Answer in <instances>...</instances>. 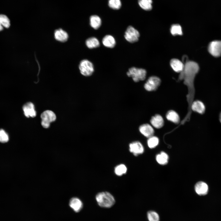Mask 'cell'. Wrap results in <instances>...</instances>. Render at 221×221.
<instances>
[{
	"instance_id": "cell-13",
	"label": "cell",
	"mask_w": 221,
	"mask_h": 221,
	"mask_svg": "<svg viewBox=\"0 0 221 221\" xmlns=\"http://www.w3.org/2000/svg\"><path fill=\"white\" fill-rule=\"evenodd\" d=\"M54 37L56 40L61 42L67 41L68 38L67 33L62 29H59L55 31Z\"/></svg>"
},
{
	"instance_id": "cell-17",
	"label": "cell",
	"mask_w": 221,
	"mask_h": 221,
	"mask_svg": "<svg viewBox=\"0 0 221 221\" xmlns=\"http://www.w3.org/2000/svg\"><path fill=\"white\" fill-rule=\"evenodd\" d=\"M83 205L81 201L77 198H72L70 201V206L76 212L80 211L82 208Z\"/></svg>"
},
{
	"instance_id": "cell-23",
	"label": "cell",
	"mask_w": 221,
	"mask_h": 221,
	"mask_svg": "<svg viewBox=\"0 0 221 221\" xmlns=\"http://www.w3.org/2000/svg\"><path fill=\"white\" fill-rule=\"evenodd\" d=\"M169 157L165 152H162L158 154L156 156V160L157 162L161 165H165L168 162Z\"/></svg>"
},
{
	"instance_id": "cell-4",
	"label": "cell",
	"mask_w": 221,
	"mask_h": 221,
	"mask_svg": "<svg viewBox=\"0 0 221 221\" xmlns=\"http://www.w3.org/2000/svg\"><path fill=\"white\" fill-rule=\"evenodd\" d=\"M41 124L44 128H48L50 123L55 121L56 119L55 114L50 110H46L42 113L41 115Z\"/></svg>"
},
{
	"instance_id": "cell-28",
	"label": "cell",
	"mask_w": 221,
	"mask_h": 221,
	"mask_svg": "<svg viewBox=\"0 0 221 221\" xmlns=\"http://www.w3.org/2000/svg\"><path fill=\"white\" fill-rule=\"evenodd\" d=\"M147 217L149 221H159L160 217L156 211L150 210L147 213Z\"/></svg>"
},
{
	"instance_id": "cell-20",
	"label": "cell",
	"mask_w": 221,
	"mask_h": 221,
	"mask_svg": "<svg viewBox=\"0 0 221 221\" xmlns=\"http://www.w3.org/2000/svg\"><path fill=\"white\" fill-rule=\"evenodd\" d=\"M90 24L91 26L95 29H98L101 24V20L97 15H93L90 18Z\"/></svg>"
},
{
	"instance_id": "cell-10",
	"label": "cell",
	"mask_w": 221,
	"mask_h": 221,
	"mask_svg": "<svg viewBox=\"0 0 221 221\" xmlns=\"http://www.w3.org/2000/svg\"><path fill=\"white\" fill-rule=\"evenodd\" d=\"M25 115L27 118H34L36 115V112L33 103L30 102L25 104L22 107Z\"/></svg>"
},
{
	"instance_id": "cell-27",
	"label": "cell",
	"mask_w": 221,
	"mask_h": 221,
	"mask_svg": "<svg viewBox=\"0 0 221 221\" xmlns=\"http://www.w3.org/2000/svg\"><path fill=\"white\" fill-rule=\"evenodd\" d=\"M159 142L158 138L155 136H153L149 138L147 140V144L150 148H153L157 146Z\"/></svg>"
},
{
	"instance_id": "cell-22",
	"label": "cell",
	"mask_w": 221,
	"mask_h": 221,
	"mask_svg": "<svg viewBox=\"0 0 221 221\" xmlns=\"http://www.w3.org/2000/svg\"><path fill=\"white\" fill-rule=\"evenodd\" d=\"M86 45L89 48H96L99 46L100 43L98 39L95 37H91L86 41Z\"/></svg>"
},
{
	"instance_id": "cell-7",
	"label": "cell",
	"mask_w": 221,
	"mask_h": 221,
	"mask_svg": "<svg viewBox=\"0 0 221 221\" xmlns=\"http://www.w3.org/2000/svg\"><path fill=\"white\" fill-rule=\"evenodd\" d=\"M161 83V80L159 77L152 76L148 78L144 85V87L147 91H154L157 88Z\"/></svg>"
},
{
	"instance_id": "cell-6",
	"label": "cell",
	"mask_w": 221,
	"mask_h": 221,
	"mask_svg": "<svg viewBox=\"0 0 221 221\" xmlns=\"http://www.w3.org/2000/svg\"><path fill=\"white\" fill-rule=\"evenodd\" d=\"M139 36V32L131 26H129L127 27L124 35V37L126 40L131 43L138 41Z\"/></svg>"
},
{
	"instance_id": "cell-30",
	"label": "cell",
	"mask_w": 221,
	"mask_h": 221,
	"mask_svg": "<svg viewBox=\"0 0 221 221\" xmlns=\"http://www.w3.org/2000/svg\"><path fill=\"white\" fill-rule=\"evenodd\" d=\"M9 137L7 133L3 129H0V142L2 143L7 142Z\"/></svg>"
},
{
	"instance_id": "cell-18",
	"label": "cell",
	"mask_w": 221,
	"mask_h": 221,
	"mask_svg": "<svg viewBox=\"0 0 221 221\" xmlns=\"http://www.w3.org/2000/svg\"><path fill=\"white\" fill-rule=\"evenodd\" d=\"M102 43L106 47L109 48H113L116 44V41L114 38L111 35H106L103 38Z\"/></svg>"
},
{
	"instance_id": "cell-9",
	"label": "cell",
	"mask_w": 221,
	"mask_h": 221,
	"mask_svg": "<svg viewBox=\"0 0 221 221\" xmlns=\"http://www.w3.org/2000/svg\"><path fill=\"white\" fill-rule=\"evenodd\" d=\"M129 150L135 156L142 154L144 151V147L142 144L138 141L130 143L129 145Z\"/></svg>"
},
{
	"instance_id": "cell-5",
	"label": "cell",
	"mask_w": 221,
	"mask_h": 221,
	"mask_svg": "<svg viewBox=\"0 0 221 221\" xmlns=\"http://www.w3.org/2000/svg\"><path fill=\"white\" fill-rule=\"evenodd\" d=\"M79 68L81 74L86 76H91L94 71L92 63L86 59L80 61L79 65Z\"/></svg>"
},
{
	"instance_id": "cell-14",
	"label": "cell",
	"mask_w": 221,
	"mask_h": 221,
	"mask_svg": "<svg viewBox=\"0 0 221 221\" xmlns=\"http://www.w3.org/2000/svg\"><path fill=\"white\" fill-rule=\"evenodd\" d=\"M192 110L199 114H204L206 110V107L204 103L201 101L197 100L194 101L192 104Z\"/></svg>"
},
{
	"instance_id": "cell-21",
	"label": "cell",
	"mask_w": 221,
	"mask_h": 221,
	"mask_svg": "<svg viewBox=\"0 0 221 221\" xmlns=\"http://www.w3.org/2000/svg\"><path fill=\"white\" fill-rule=\"evenodd\" d=\"M10 21L5 15L0 14V31L2 30L4 27L9 28L10 26Z\"/></svg>"
},
{
	"instance_id": "cell-24",
	"label": "cell",
	"mask_w": 221,
	"mask_h": 221,
	"mask_svg": "<svg viewBox=\"0 0 221 221\" xmlns=\"http://www.w3.org/2000/svg\"><path fill=\"white\" fill-rule=\"evenodd\" d=\"M138 3L140 6L144 10L149 11L152 8V0H138Z\"/></svg>"
},
{
	"instance_id": "cell-15",
	"label": "cell",
	"mask_w": 221,
	"mask_h": 221,
	"mask_svg": "<svg viewBox=\"0 0 221 221\" xmlns=\"http://www.w3.org/2000/svg\"><path fill=\"white\" fill-rule=\"evenodd\" d=\"M153 126L157 129H160L164 125V120L163 117L160 115L157 114L153 116L150 120Z\"/></svg>"
},
{
	"instance_id": "cell-11",
	"label": "cell",
	"mask_w": 221,
	"mask_h": 221,
	"mask_svg": "<svg viewBox=\"0 0 221 221\" xmlns=\"http://www.w3.org/2000/svg\"><path fill=\"white\" fill-rule=\"evenodd\" d=\"M195 190L196 193L199 195L204 196L208 192V186L206 183L204 181H199L195 186Z\"/></svg>"
},
{
	"instance_id": "cell-12",
	"label": "cell",
	"mask_w": 221,
	"mask_h": 221,
	"mask_svg": "<svg viewBox=\"0 0 221 221\" xmlns=\"http://www.w3.org/2000/svg\"><path fill=\"white\" fill-rule=\"evenodd\" d=\"M139 130L142 135L148 138L153 136L154 133L153 127L148 123L144 124L140 126Z\"/></svg>"
},
{
	"instance_id": "cell-26",
	"label": "cell",
	"mask_w": 221,
	"mask_h": 221,
	"mask_svg": "<svg viewBox=\"0 0 221 221\" xmlns=\"http://www.w3.org/2000/svg\"><path fill=\"white\" fill-rule=\"evenodd\" d=\"M170 31L171 34L174 36L176 35H181L183 34L182 28L181 26L178 24L172 25Z\"/></svg>"
},
{
	"instance_id": "cell-3",
	"label": "cell",
	"mask_w": 221,
	"mask_h": 221,
	"mask_svg": "<svg viewBox=\"0 0 221 221\" xmlns=\"http://www.w3.org/2000/svg\"><path fill=\"white\" fill-rule=\"evenodd\" d=\"M126 74L128 77H132L134 82H137L145 79L146 71L144 69L133 67L129 69Z\"/></svg>"
},
{
	"instance_id": "cell-8",
	"label": "cell",
	"mask_w": 221,
	"mask_h": 221,
	"mask_svg": "<svg viewBox=\"0 0 221 221\" xmlns=\"http://www.w3.org/2000/svg\"><path fill=\"white\" fill-rule=\"evenodd\" d=\"M208 52L212 56L217 57L221 56V41L215 40L209 44L208 48Z\"/></svg>"
},
{
	"instance_id": "cell-1",
	"label": "cell",
	"mask_w": 221,
	"mask_h": 221,
	"mask_svg": "<svg viewBox=\"0 0 221 221\" xmlns=\"http://www.w3.org/2000/svg\"><path fill=\"white\" fill-rule=\"evenodd\" d=\"M182 62L184 68L180 73L179 79H184L185 83L192 87L194 78L199 70V65L196 62L189 60L186 55L183 56Z\"/></svg>"
},
{
	"instance_id": "cell-16",
	"label": "cell",
	"mask_w": 221,
	"mask_h": 221,
	"mask_svg": "<svg viewBox=\"0 0 221 221\" xmlns=\"http://www.w3.org/2000/svg\"><path fill=\"white\" fill-rule=\"evenodd\" d=\"M170 64L172 69L176 72L180 73L183 69L184 65L183 62L178 59H172Z\"/></svg>"
},
{
	"instance_id": "cell-2",
	"label": "cell",
	"mask_w": 221,
	"mask_h": 221,
	"mask_svg": "<svg viewBox=\"0 0 221 221\" xmlns=\"http://www.w3.org/2000/svg\"><path fill=\"white\" fill-rule=\"evenodd\" d=\"M95 199L98 205L101 207L109 208L113 206L115 203L113 196L107 192L98 193L96 195Z\"/></svg>"
},
{
	"instance_id": "cell-25",
	"label": "cell",
	"mask_w": 221,
	"mask_h": 221,
	"mask_svg": "<svg viewBox=\"0 0 221 221\" xmlns=\"http://www.w3.org/2000/svg\"><path fill=\"white\" fill-rule=\"evenodd\" d=\"M127 170L126 165L123 164H120L115 167L114 172L116 175L121 176L125 174L127 172Z\"/></svg>"
},
{
	"instance_id": "cell-19",
	"label": "cell",
	"mask_w": 221,
	"mask_h": 221,
	"mask_svg": "<svg viewBox=\"0 0 221 221\" xmlns=\"http://www.w3.org/2000/svg\"><path fill=\"white\" fill-rule=\"evenodd\" d=\"M166 117L168 120L175 123L177 124L180 122V118L178 114L173 110L169 111Z\"/></svg>"
},
{
	"instance_id": "cell-29",
	"label": "cell",
	"mask_w": 221,
	"mask_h": 221,
	"mask_svg": "<svg viewBox=\"0 0 221 221\" xmlns=\"http://www.w3.org/2000/svg\"><path fill=\"white\" fill-rule=\"evenodd\" d=\"M108 4L110 8L114 10H118L121 6L120 0H109Z\"/></svg>"
},
{
	"instance_id": "cell-31",
	"label": "cell",
	"mask_w": 221,
	"mask_h": 221,
	"mask_svg": "<svg viewBox=\"0 0 221 221\" xmlns=\"http://www.w3.org/2000/svg\"><path fill=\"white\" fill-rule=\"evenodd\" d=\"M219 119L220 123H221V112L220 113L219 115Z\"/></svg>"
}]
</instances>
